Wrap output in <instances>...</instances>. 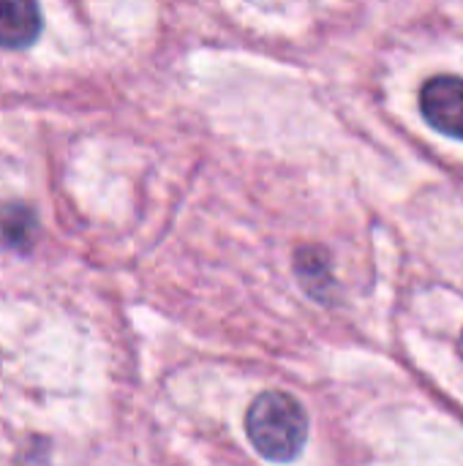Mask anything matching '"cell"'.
Here are the masks:
<instances>
[{
    "label": "cell",
    "mask_w": 463,
    "mask_h": 466,
    "mask_svg": "<svg viewBox=\"0 0 463 466\" xmlns=\"http://www.w3.org/2000/svg\"><path fill=\"white\" fill-rule=\"evenodd\" d=\"M246 437L262 459L273 464L295 461L308 440L306 410L281 390L262 393L246 412Z\"/></svg>",
    "instance_id": "cell-1"
},
{
    "label": "cell",
    "mask_w": 463,
    "mask_h": 466,
    "mask_svg": "<svg viewBox=\"0 0 463 466\" xmlns=\"http://www.w3.org/2000/svg\"><path fill=\"white\" fill-rule=\"evenodd\" d=\"M297 276L311 295H322L333 281L330 257L322 248H303L297 254Z\"/></svg>",
    "instance_id": "cell-4"
},
{
    "label": "cell",
    "mask_w": 463,
    "mask_h": 466,
    "mask_svg": "<svg viewBox=\"0 0 463 466\" xmlns=\"http://www.w3.org/2000/svg\"><path fill=\"white\" fill-rule=\"evenodd\" d=\"M458 358L463 360V333H461V339H458Z\"/></svg>",
    "instance_id": "cell-6"
},
{
    "label": "cell",
    "mask_w": 463,
    "mask_h": 466,
    "mask_svg": "<svg viewBox=\"0 0 463 466\" xmlns=\"http://www.w3.org/2000/svg\"><path fill=\"white\" fill-rule=\"evenodd\" d=\"M44 19L38 0H0V46L27 49L41 35Z\"/></svg>",
    "instance_id": "cell-3"
},
{
    "label": "cell",
    "mask_w": 463,
    "mask_h": 466,
    "mask_svg": "<svg viewBox=\"0 0 463 466\" xmlns=\"http://www.w3.org/2000/svg\"><path fill=\"white\" fill-rule=\"evenodd\" d=\"M420 117L439 134L463 142V76L437 74L420 85Z\"/></svg>",
    "instance_id": "cell-2"
},
{
    "label": "cell",
    "mask_w": 463,
    "mask_h": 466,
    "mask_svg": "<svg viewBox=\"0 0 463 466\" xmlns=\"http://www.w3.org/2000/svg\"><path fill=\"white\" fill-rule=\"evenodd\" d=\"M30 232H33V213L25 205L8 202L0 208V235L5 243L19 246L30 238Z\"/></svg>",
    "instance_id": "cell-5"
}]
</instances>
